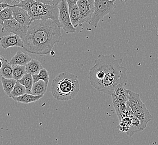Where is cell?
Here are the masks:
<instances>
[{
    "label": "cell",
    "instance_id": "cell-4",
    "mask_svg": "<svg viewBox=\"0 0 158 145\" xmlns=\"http://www.w3.org/2000/svg\"><path fill=\"white\" fill-rule=\"evenodd\" d=\"M15 7H20L27 10L31 22L37 20L51 19L61 27L59 21V9L57 5H47L35 0H24Z\"/></svg>",
    "mask_w": 158,
    "mask_h": 145
},
{
    "label": "cell",
    "instance_id": "cell-17",
    "mask_svg": "<svg viewBox=\"0 0 158 145\" xmlns=\"http://www.w3.org/2000/svg\"><path fill=\"white\" fill-rule=\"evenodd\" d=\"M43 97V95H42V96H34L32 94H28L27 93H25L24 95L20 96V97L14 98L13 100H14L16 102H18L19 103L29 104V103L37 102L38 100H40V98H42Z\"/></svg>",
    "mask_w": 158,
    "mask_h": 145
},
{
    "label": "cell",
    "instance_id": "cell-24",
    "mask_svg": "<svg viewBox=\"0 0 158 145\" xmlns=\"http://www.w3.org/2000/svg\"><path fill=\"white\" fill-rule=\"evenodd\" d=\"M34 83L38 82L40 80H43L48 84L49 80V72L46 69L43 68L40 72L36 74L33 75Z\"/></svg>",
    "mask_w": 158,
    "mask_h": 145
},
{
    "label": "cell",
    "instance_id": "cell-20",
    "mask_svg": "<svg viewBox=\"0 0 158 145\" xmlns=\"http://www.w3.org/2000/svg\"><path fill=\"white\" fill-rule=\"evenodd\" d=\"M1 81L3 86V90L6 94L10 97L13 89L15 86L17 80L15 79H8L1 76Z\"/></svg>",
    "mask_w": 158,
    "mask_h": 145
},
{
    "label": "cell",
    "instance_id": "cell-7",
    "mask_svg": "<svg viewBox=\"0 0 158 145\" xmlns=\"http://www.w3.org/2000/svg\"><path fill=\"white\" fill-rule=\"evenodd\" d=\"M125 87L123 85H119L111 95L113 104L119 121L127 111L129 100V90Z\"/></svg>",
    "mask_w": 158,
    "mask_h": 145
},
{
    "label": "cell",
    "instance_id": "cell-8",
    "mask_svg": "<svg viewBox=\"0 0 158 145\" xmlns=\"http://www.w3.org/2000/svg\"><path fill=\"white\" fill-rule=\"evenodd\" d=\"M119 121L121 131L126 132L128 136H132L134 133L142 131L139 120L135 116L129 107Z\"/></svg>",
    "mask_w": 158,
    "mask_h": 145
},
{
    "label": "cell",
    "instance_id": "cell-19",
    "mask_svg": "<svg viewBox=\"0 0 158 145\" xmlns=\"http://www.w3.org/2000/svg\"><path fill=\"white\" fill-rule=\"evenodd\" d=\"M69 12L71 21L73 26L76 28L80 26V13L77 5L76 4L70 9Z\"/></svg>",
    "mask_w": 158,
    "mask_h": 145
},
{
    "label": "cell",
    "instance_id": "cell-1",
    "mask_svg": "<svg viewBox=\"0 0 158 145\" xmlns=\"http://www.w3.org/2000/svg\"><path fill=\"white\" fill-rule=\"evenodd\" d=\"M123 60L113 54H100L89 74L91 86L98 91L112 95L119 85L127 84V68L121 66Z\"/></svg>",
    "mask_w": 158,
    "mask_h": 145
},
{
    "label": "cell",
    "instance_id": "cell-14",
    "mask_svg": "<svg viewBox=\"0 0 158 145\" xmlns=\"http://www.w3.org/2000/svg\"><path fill=\"white\" fill-rule=\"evenodd\" d=\"M31 57L27 53L18 51L16 53L10 61L12 65H23L26 66L27 64L31 61Z\"/></svg>",
    "mask_w": 158,
    "mask_h": 145
},
{
    "label": "cell",
    "instance_id": "cell-2",
    "mask_svg": "<svg viewBox=\"0 0 158 145\" xmlns=\"http://www.w3.org/2000/svg\"><path fill=\"white\" fill-rule=\"evenodd\" d=\"M61 28L51 19L34 20L22 38L23 49L34 54H50L55 44L61 41Z\"/></svg>",
    "mask_w": 158,
    "mask_h": 145
},
{
    "label": "cell",
    "instance_id": "cell-23",
    "mask_svg": "<svg viewBox=\"0 0 158 145\" xmlns=\"http://www.w3.org/2000/svg\"><path fill=\"white\" fill-rule=\"evenodd\" d=\"M25 93H27V91H26V89L25 88L24 86L21 84V83L19 81H17L15 86L13 89L9 97L12 98L13 99L14 98L20 97Z\"/></svg>",
    "mask_w": 158,
    "mask_h": 145
},
{
    "label": "cell",
    "instance_id": "cell-26",
    "mask_svg": "<svg viewBox=\"0 0 158 145\" xmlns=\"http://www.w3.org/2000/svg\"><path fill=\"white\" fill-rule=\"evenodd\" d=\"M35 1H37L47 5H57V6H58V4L62 1V0H35Z\"/></svg>",
    "mask_w": 158,
    "mask_h": 145
},
{
    "label": "cell",
    "instance_id": "cell-30",
    "mask_svg": "<svg viewBox=\"0 0 158 145\" xmlns=\"http://www.w3.org/2000/svg\"><path fill=\"white\" fill-rule=\"evenodd\" d=\"M6 1H7V0H0V2H1V3H4V2H6Z\"/></svg>",
    "mask_w": 158,
    "mask_h": 145
},
{
    "label": "cell",
    "instance_id": "cell-25",
    "mask_svg": "<svg viewBox=\"0 0 158 145\" xmlns=\"http://www.w3.org/2000/svg\"><path fill=\"white\" fill-rule=\"evenodd\" d=\"M14 19V14L11 7H7L0 12V20L1 21Z\"/></svg>",
    "mask_w": 158,
    "mask_h": 145
},
{
    "label": "cell",
    "instance_id": "cell-9",
    "mask_svg": "<svg viewBox=\"0 0 158 145\" xmlns=\"http://www.w3.org/2000/svg\"><path fill=\"white\" fill-rule=\"evenodd\" d=\"M59 9V21L61 27L63 29L66 33H73L76 31V28L74 27L70 18L69 9L66 0H62L58 4Z\"/></svg>",
    "mask_w": 158,
    "mask_h": 145
},
{
    "label": "cell",
    "instance_id": "cell-6",
    "mask_svg": "<svg viewBox=\"0 0 158 145\" xmlns=\"http://www.w3.org/2000/svg\"><path fill=\"white\" fill-rule=\"evenodd\" d=\"M116 7L114 1L94 0V12L89 24L97 28L100 21H102L106 16L113 13Z\"/></svg>",
    "mask_w": 158,
    "mask_h": 145
},
{
    "label": "cell",
    "instance_id": "cell-10",
    "mask_svg": "<svg viewBox=\"0 0 158 145\" xmlns=\"http://www.w3.org/2000/svg\"><path fill=\"white\" fill-rule=\"evenodd\" d=\"M0 24L2 26L1 29L2 33H13L20 36L21 38H23L27 35L29 28L21 24L14 18L6 21H1Z\"/></svg>",
    "mask_w": 158,
    "mask_h": 145
},
{
    "label": "cell",
    "instance_id": "cell-16",
    "mask_svg": "<svg viewBox=\"0 0 158 145\" xmlns=\"http://www.w3.org/2000/svg\"><path fill=\"white\" fill-rule=\"evenodd\" d=\"M48 84L43 80H40L38 82L34 83L31 94L34 96H42L46 93L47 91Z\"/></svg>",
    "mask_w": 158,
    "mask_h": 145
},
{
    "label": "cell",
    "instance_id": "cell-15",
    "mask_svg": "<svg viewBox=\"0 0 158 145\" xmlns=\"http://www.w3.org/2000/svg\"><path fill=\"white\" fill-rule=\"evenodd\" d=\"M0 57L1 63L0 72L1 76H3L6 78H13V65H12L5 57L2 56H1Z\"/></svg>",
    "mask_w": 158,
    "mask_h": 145
},
{
    "label": "cell",
    "instance_id": "cell-3",
    "mask_svg": "<svg viewBox=\"0 0 158 145\" xmlns=\"http://www.w3.org/2000/svg\"><path fill=\"white\" fill-rule=\"evenodd\" d=\"M79 91L78 78L71 72H61L53 80L51 92L53 97L57 100L67 101L72 100Z\"/></svg>",
    "mask_w": 158,
    "mask_h": 145
},
{
    "label": "cell",
    "instance_id": "cell-27",
    "mask_svg": "<svg viewBox=\"0 0 158 145\" xmlns=\"http://www.w3.org/2000/svg\"><path fill=\"white\" fill-rule=\"evenodd\" d=\"M24 1V0H7L5 3L9 4V7H15Z\"/></svg>",
    "mask_w": 158,
    "mask_h": 145
},
{
    "label": "cell",
    "instance_id": "cell-18",
    "mask_svg": "<svg viewBox=\"0 0 158 145\" xmlns=\"http://www.w3.org/2000/svg\"><path fill=\"white\" fill-rule=\"evenodd\" d=\"M26 68L27 73L31 74L33 76L34 74H38L43 68L42 64L40 61L32 59L26 65Z\"/></svg>",
    "mask_w": 158,
    "mask_h": 145
},
{
    "label": "cell",
    "instance_id": "cell-13",
    "mask_svg": "<svg viewBox=\"0 0 158 145\" xmlns=\"http://www.w3.org/2000/svg\"><path fill=\"white\" fill-rule=\"evenodd\" d=\"M11 8L14 14V18L21 24L29 27L31 19L27 11L20 7H11Z\"/></svg>",
    "mask_w": 158,
    "mask_h": 145
},
{
    "label": "cell",
    "instance_id": "cell-21",
    "mask_svg": "<svg viewBox=\"0 0 158 145\" xmlns=\"http://www.w3.org/2000/svg\"><path fill=\"white\" fill-rule=\"evenodd\" d=\"M19 82L24 86L27 93L31 94V89L33 85L34 80L33 76L31 74L27 73L20 80H19Z\"/></svg>",
    "mask_w": 158,
    "mask_h": 145
},
{
    "label": "cell",
    "instance_id": "cell-28",
    "mask_svg": "<svg viewBox=\"0 0 158 145\" xmlns=\"http://www.w3.org/2000/svg\"><path fill=\"white\" fill-rule=\"evenodd\" d=\"M79 1V0H66L69 10L71 9L73 6L76 5Z\"/></svg>",
    "mask_w": 158,
    "mask_h": 145
},
{
    "label": "cell",
    "instance_id": "cell-11",
    "mask_svg": "<svg viewBox=\"0 0 158 145\" xmlns=\"http://www.w3.org/2000/svg\"><path fill=\"white\" fill-rule=\"evenodd\" d=\"M80 13V26L90 21L94 12V5L89 0H79L77 3Z\"/></svg>",
    "mask_w": 158,
    "mask_h": 145
},
{
    "label": "cell",
    "instance_id": "cell-29",
    "mask_svg": "<svg viewBox=\"0 0 158 145\" xmlns=\"http://www.w3.org/2000/svg\"><path fill=\"white\" fill-rule=\"evenodd\" d=\"M110 1H115L116 0H110ZM120 1H122V2H125V3H126V2H127L128 0H120Z\"/></svg>",
    "mask_w": 158,
    "mask_h": 145
},
{
    "label": "cell",
    "instance_id": "cell-5",
    "mask_svg": "<svg viewBox=\"0 0 158 145\" xmlns=\"http://www.w3.org/2000/svg\"><path fill=\"white\" fill-rule=\"evenodd\" d=\"M127 106L139 120L141 130H145L152 120V115L145 103L141 100L139 94L129 90V100Z\"/></svg>",
    "mask_w": 158,
    "mask_h": 145
},
{
    "label": "cell",
    "instance_id": "cell-22",
    "mask_svg": "<svg viewBox=\"0 0 158 145\" xmlns=\"http://www.w3.org/2000/svg\"><path fill=\"white\" fill-rule=\"evenodd\" d=\"M13 78L19 81L27 73L26 66L13 65Z\"/></svg>",
    "mask_w": 158,
    "mask_h": 145
},
{
    "label": "cell",
    "instance_id": "cell-12",
    "mask_svg": "<svg viewBox=\"0 0 158 145\" xmlns=\"http://www.w3.org/2000/svg\"><path fill=\"white\" fill-rule=\"evenodd\" d=\"M1 46L5 50L10 47H24V41L20 36L17 35H10L7 36H2L1 37Z\"/></svg>",
    "mask_w": 158,
    "mask_h": 145
}]
</instances>
